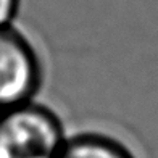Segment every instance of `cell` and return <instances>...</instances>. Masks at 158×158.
Returning a JSON list of instances; mask_svg holds the SVG:
<instances>
[{
  "instance_id": "277c9868",
  "label": "cell",
  "mask_w": 158,
  "mask_h": 158,
  "mask_svg": "<svg viewBox=\"0 0 158 158\" xmlns=\"http://www.w3.org/2000/svg\"><path fill=\"white\" fill-rule=\"evenodd\" d=\"M21 8V0H0V27L15 24Z\"/></svg>"
},
{
  "instance_id": "6da1fadb",
  "label": "cell",
  "mask_w": 158,
  "mask_h": 158,
  "mask_svg": "<svg viewBox=\"0 0 158 158\" xmlns=\"http://www.w3.org/2000/svg\"><path fill=\"white\" fill-rule=\"evenodd\" d=\"M66 137L60 114L37 100L0 111V158H58Z\"/></svg>"
},
{
  "instance_id": "7a4b0ae2",
  "label": "cell",
  "mask_w": 158,
  "mask_h": 158,
  "mask_svg": "<svg viewBox=\"0 0 158 158\" xmlns=\"http://www.w3.org/2000/svg\"><path fill=\"white\" fill-rule=\"evenodd\" d=\"M44 63L32 40L15 24L0 27V111L37 98Z\"/></svg>"
},
{
  "instance_id": "3957f363",
  "label": "cell",
  "mask_w": 158,
  "mask_h": 158,
  "mask_svg": "<svg viewBox=\"0 0 158 158\" xmlns=\"http://www.w3.org/2000/svg\"><path fill=\"white\" fill-rule=\"evenodd\" d=\"M58 158H135L123 142L97 131L68 134Z\"/></svg>"
}]
</instances>
